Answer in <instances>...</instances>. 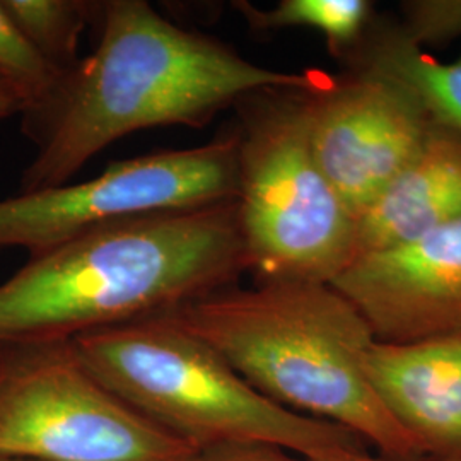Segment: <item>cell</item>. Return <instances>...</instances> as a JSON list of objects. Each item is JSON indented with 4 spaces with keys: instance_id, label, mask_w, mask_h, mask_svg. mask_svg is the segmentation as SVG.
Returning a JSON list of instances; mask_svg holds the SVG:
<instances>
[{
    "instance_id": "1",
    "label": "cell",
    "mask_w": 461,
    "mask_h": 461,
    "mask_svg": "<svg viewBox=\"0 0 461 461\" xmlns=\"http://www.w3.org/2000/svg\"><path fill=\"white\" fill-rule=\"evenodd\" d=\"M98 47L60 70L21 113L33 142L19 194L66 185L113 142L156 127L200 129L267 89H314L327 77L280 72L212 36L185 30L144 0L101 5Z\"/></svg>"
},
{
    "instance_id": "2",
    "label": "cell",
    "mask_w": 461,
    "mask_h": 461,
    "mask_svg": "<svg viewBox=\"0 0 461 461\" xmlns=\"http://www.w3.org/2000/svg\"><path fill=\"white\" fill-rule=\"evenodd\" d=\"M247 270L236 200L125 217L30 257L0 284V344L74 340L169 313Z\"/></svg>"
},
{
    "instance_id": "3",
    "label": "cell",
    "mask_w": 461,
    "mask_h": 461,
    "mask_svg": "<svg viewBox=\"0 0 461 461\" xmlns=\"http://www.w3.org/2000/svg\"><path fill=\"white\" fill-rule=\"evenodd\" d=\"M166 314L280 407L342 426L381 456L429 458L375 393L364 356L376 337L330 284L230 285Z\"/></svg>"
},
{
    "instance_id": "4",
    "label": "cell",
    "mask_w": 461,
    "mask_h": 461,
    "mask_svg": "<svg viewBox=\"0 0 461 461\" xmlns=\"http://www.w3.org/2000/svg\"><path fill=\"white\" fill-rule=\"evenodd\" d=\"M74 346L101 383L195 451L230 441L272 443L303 458L367 451L346 428L291 412L257 392L166 313L84 333Z\"/></svg>"
},
{
    "instance_id": "5",
    "label": "cell",
    "mask_w": 461,
    "mask_h": 461,
    "mask_svg": "<svg viewBox=\"0 0 461 461\" xmlns=\"http://www.w3.org/2000/svg\"><path fill=\"white\" fill-rule=\"evenodd\" d=\"M310 91L267 89L236 104V211L258 282L331 284L357 257V219L314 154Z\"/></svg>"
},
{
    "instance_id": "6",
    "label": "cell",
    "mask_w": 461,
    "mask_h": 461,
    "mask_svg": "<svg viewBox=\"0 0 461 461\" xmlns=\"http://www.w3.org/2000/svg\"><path fill=\"white\" fill-rule=\"evenodd\" d=\"M195 453L101 383L74 340L0 344V455L192 461Z\"/></svg>"
},
{
    "instance_id": "7",
    "label": "cell",
    "mask_w": 461,
    "mask_h": 461,
    "mask_svg": "<svg viewBox=\"0 0 461 461\" xmlns=\"http://www.w3.org/2000/svg\"><path fill=\"white\" fill-rule=\"evenodd\" d=\"M236 139L112 163L91 180L0 200V248L47 253L103 224L133 215L236 200Z\"/></svg>"
},
{
    "instance_id": "8",
    "label": "cell",
    "mask_w": 461,
    "mask_h": 461,
    "mask_svg": "<svg viewBox=\"0 0 461 461\" xmlns=\"http://www.w3.org/2000/svg\"><path fill=\"white\" fill-rule=\"evenodd\" d=\"M432 123L409 87L371 68L310 91L316 159L356 219L411 163Z\"/></svg>"
},
{
    "instance_id": "9",
    "label": "cell",
    "mask_w": 461,
    "mask_h": 461,
    "mask_svg": "<svg viewBox=\"0 0 461 461\" xmlns=\"http://www.w3.org/2000/svg\"><path fill=\"white\" fill-rule=\"evenodd\" d=\"M330 285L379 342L461 335V219L409 245L357 257Z\"/></svg>"
},
{
    "instance_id": "10",
    "label": "cell",
    "mask_w": 461,
    "mask_h": 461,
    "mask_svg": "<svg viewBox=\"0 0 461 461\" xmlns=\"http://www.w3.org/2000/svg\"><path fill=\"white\" fill-rule=\"evenodd\" d=\"M364 371L384 409L429 458L461 456V335L375 340Z\"/></svg>"
},
{
    "instance_id": "11",
    "label": "cell",
    "mask_w": 461,
    "mask_h": 461,
    "mask_svg": "<svg viewBox=\"0 0 461 461\" xmlns=\"http://www.w3.org/2000/svg\"><path fill=\"white\" fill-rule=\"evenodd\" d=\"M460 219L461 135L434 122L411 163L357 219V257L409 245Z\"/></svg>"
},
{
    "instance_id": "12",
    "label": "cell",
    "mask_w": 461,
    "mask_h": 461,
    "mask_svg": "<svg viewBox=\"0 0 461 461\" xmlns=\"http://www.w3.org/2000/svg\"><path fill=\"white\" fill-rule=\"evenodd\" d=\"M364 68L409 87L432 122L461 135V59L438 60L396 32L381 36L369 47Z\"/></svg>"
},
{
    "instance_id": "13",
    "label": "cell",
    "mask_w": 461,
    "mask_h": 461,
    "mask_svg": "<svg viewBox=\"0 0 461 461\" xmlns=\"http://www.w3.org/2000/svg\"><path fill=\"white\" fill-rule=\"evenodd\" d=\"M236 9L257 32L313 30L323 34L335 51L350 49L361 38L371 16V4L366 0H282L270 9L238 2Z\"/></svg>"
},
{
    "instance_id": "14",
    "label": "cell",
    "mask_w": 461,
    "mask_h": 461,
    "mask_svg": "<svg viewBox=\"0 0 461 461\" xmlns=\"http://www.w3.org/2000/svg\"><path fill=\"white\" fill-rule=\"evenodd\" d=\"M19 30L50 64L64 70L77 60L84 30L101 4L83 0H2Z\"/></svg>"
},
{
    "instance_id": "15",
    "label": "cell",
    "mask_w": 461,
    "mask_h": 461,
    "mask_svg": "<svg viewBox=\"0 0 461 461\" xmlns=\"http://www.w3.org/2000/svg\"><path fill=\"white\" fill-rule=\"evenodd\" d=\"M59 74L60 68L34 49L0 0V76L16 87L30 106L49 93Z\"/></svg>"
},
{
    "instance_id": "16",
    "label": "cell",
    "mask_w": 461,
    "mask_h": 461,
    "mask_svg": "<svg viewBox=\"0 0 461 461\" xmlns=\"http://www.w3.org/2000/svg\"><path fill=\"white\" fill-rule=\"evenodd\" d=\"M405 34L415 45L461 38V0H415L405 7Z\"/></svg>"
},
{
    "instance_id": "17",
    "label": "cell",
    "mask_w": 461,
    "mask_h": 461,
    "mask_svg": "<svg viewBox=\"0 0 461 461\" xmlns=\"http://www.w3.org/2000/svg\"><path fill=\"white\" fill-rule=\"evenodd\" d=\"M192 461H308L294 451L264 441H230L195 453Z\"/></svg>"
},
{
    "instance_id": "18",
    "label": "cell",
    "mask_w": 461,
    "mask_h": 461,
    "mask_svg": "<svg viewBox=\"0 0 461 461\" xmlns=\"http://www.w3.org/2000/svg\"><path fill=\"white\" fill-rule=\"evenodd\" d=\"M308 461H461V456H446V458H426V460H395L386 456H373L367 451H347V449H331L321 451L306 458Z\"/></svg>"
},
{
    "instance_id": "19",
    "label": "cell",
    "mask_w": 461,
    "mask_h": 461,
    "mask_svg": "<svg viewBox=\"0 0 461 461\" xmlns=\"http://www.w3.org/2000/svg\"><path fill=\"white\" fill-rule=\"evenodd\" d=\"M24 99L17 93L16 87L0 76V123L13 116H21L24 112Z\"/></svg>"
},
{
    "instance_id": "20",
    "label": "cell",
    "mask_w": 461,
    "mask_h": 461,
    "mask_svg": "<svg viewBox=\"0 0 461 461\" xmlns=\"http://www.w3.org/2000/svg\"><path fill=\"white\" fill-rule=\"evenodd\" d=\"M0 461H34V460H26V458H17V456H5V455H0Z\"/></svg>"
}]
</instances>
